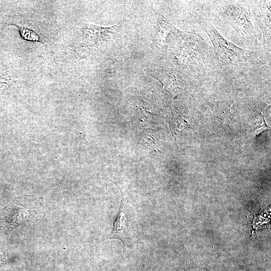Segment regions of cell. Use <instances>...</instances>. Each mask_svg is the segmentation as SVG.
I'll use <instances>...</instances> for the list:
<instances>
[{"label": "cell", "mask_w": 271, "mask_h": 271, "mask_svg": "<svg viewBox=\"0 0 271 271\" xmlns=\"http://www.w3.org/2000/svg\"><path fill=\"white\" fill-rule=\"evenodd\" d=\"M203 26L204 30L213 44L217 56L226 64L240 65L252 60L255 54L254 52L241 49L227 40L210 23H205Z\"/></svg>", "instance_id": "obj_1"}, {"label": "cell", "mask_w": 271, "mask_h": 271, "mask_svg": "<svg viewBox=\"0 0 271 271\" xmlns=\"http://www.w3.org/2000/svg\"><path fill=\"white\" fill-rule=\"evenodd\" d=\"M219 13L225 22L240 35L253 39L254 29L249 10L237 3H225L221 5Z\"/></svg>", "instance_id": "obj_2"}, {"label": "cell", "mask_w": 271, "mask_h": 271, "mask_svg": "<svg viewBox=\"0 0 271 271\" xmlns=\"http://www.w3.org/2000/svg\"><path fill=\"white\" fill-rule=\"evenodd\" d=\"M129 217L123 198L121 201L118 213L113 221L112 229L107 235L106 239L119 240L125 247H128L129 244Z\"/></svg>", "instance_id": "obj_3"}, {"label": "cell", "mask_w": 271, "mask_h": 271, "mask_svg": "<svg viewBox=\"0 0 271 271\" xmlns=\"http://www.w3.org/2000/svg\"><path fill=\"white\" fill-rule=\"evenodd\" d=\"M257 19L263 35L264 40L270 42V1L260 2Z\"/></svg>", "instance_id": "obj_4"}, {"label": "cell", "mask_w": 271, "mask_h": 271, "mask_svg": "<svg viewBox=\"0 0 271 271\" xmlns=\"http://www.w3.org/2000/svg\"><path fill=\"white\" fill-rule=\"evenodd\" d=\"M13 25L18 28L20 35L23 39L28 41L41 42L40 37L34 31L23 26L20 27L15 24Z\"/></svg>", "instance_id": "obj_5"}, {"label": "cell", "mask_w": 271, "mask_h": 271, "mask_svg": "<svg viewBox=\"0 0 271 271\" xmlns=\"http://www.w3.org/2000/svg\"><path fill=\"white\" fill-rule=\"evenodd\" d=\"M7 261L6 256L3 251H0V265Z\"/></svg>", "instance_id": "obj_6"}]
</instances>
